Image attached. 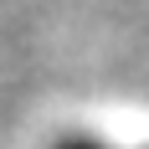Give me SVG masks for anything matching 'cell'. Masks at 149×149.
<instances>
[{
  "mask_svg": "<svg viewBox=\"0 0 149 149\" xmlns=\"http://www.w3.org/2000/svg\"><path fill=\"white\" fill-rule=\"evenodd\" d=\"M77 149H93V144H77Z\"/></svg>",
  "mask_w": 149,
  "mask_h": 149,
  "instance_id": "cell-1",
  "label": "cell"
}]
</instances>
